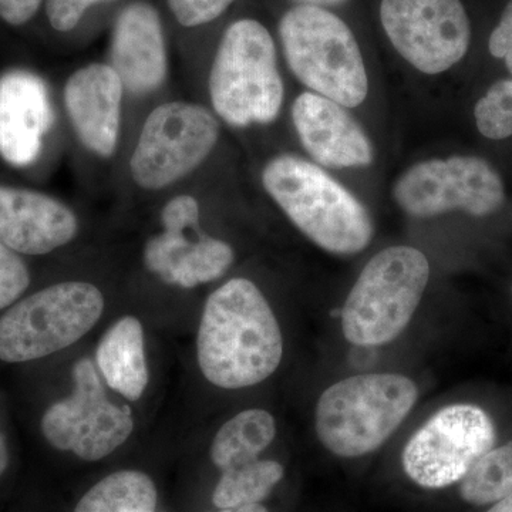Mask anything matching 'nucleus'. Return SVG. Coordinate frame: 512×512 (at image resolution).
Masks as SVG:
<instances>
[{
	"label": "nucleus",
	"mask_w": 512,
	"mask_h": 512,
	"mask_svg": "<svg viewBox=\"0 0 512 512\" xmlns=\"http://www.w3.org/2000/svg\"><path fill=\"white\" fill-rule=\"evenodd\" d=\"M197 355L202 375L221 389H244L274 375L284 339L254 282L234 278L211 293L198 329Z\"/></svg>",
	"instance_id": "nucleus-1"
},
{
	"label": "nucleus",
	"mask_w": 512,
	"mask_h": 512,
	"mask_svg": "<svg viewBox=\"0 0 512 512\" xmlns=\"http://www.w3.org/2000/svg\"><path fill=\"white\" fill-rule=\"evenodd\" d=\"M262 184L318 247L336 255L359 254L369 247L375 228L365 205L319 165L284 154L265 165Z\"/></svg>",
	"instance_id": "nucleus-2"
},
{
	"label": "nucleus",
	"mask_w": 512,
	"mask_h": 512,
	"mask_svg": "<svg viewBox=\"0 0 512 512\" xmlns=\"http://www.w3.org/2000/svg\"><path fill=\"white\" fill-rule=\"evenodd\" d=\"M419 387L396 373L348 377L328 387L316 404L320 443L339 457L366 456L382 447L412 412Z\"/></svg>",
	"instance_id": "nucleus-3"
},
{
	"label": "nucleus",
	"mask_w": 512,
	"mask_h": 512,
	"mask_svg": "<svg viewBox=\"0 0 512 512\" xmlns=\"http://www.w3.org/2000/svg\"><path fill=\"white\" fill-rule=\"evenodd\" d=\"M278 33L289 69L308 89L349 109L366 100L365 60L345 20L299 3L282 16Z\"/></svg>",
	"instance_id": "nucleus-4"
},
{
	"label": "nucleus",
	"mask_w": 512,
	"mask_h": 512,
	"mask_svg": "<svg viewBox=\"0 0 512 512\" xmlns=\"http://www.w3.org/2000/svg\"><path fill=\"white\" fill-rule=\"evenodd\" d=\"M215 113L232 127L269 124L284 103L271 32L259 20H235L222 33L210 73Z\"/></svg>",
	"instance_id": "nucleus-5"
},
{
	"label": "nucleus",
	"mask_w": 512,
	"mask_h": 512,
	"mask_svg": "<svg viewBox=\"0 0 512 512\" xmlns=\"http://www.w3.org/2000/svg\"><path fill=\"white\" fill-rule=\"evenodd\" d=\"M429 279V259L417 248L400 245L373 256L342 309L346 340L360 348L392 342L412 320Z\"/></svg>",
	"instance_id": "nucleus-6"
},
{
	"label": "nucleus",
	"mask_w": 512,
	"mask_h": 512,
	"mask_svg": "<svg viewBox=\"0 0 512 512\" xmlns=\"http://www.w3.org/2000/svg\"><path fill=\"white\" fill-rule=\"evenodd\" d=\"M103 311V293L89 282L47 286L0 316V360L32 362L69 348L97 325Z\"/></svg>",
	"instance_id": "nucleus-7"
},
{
	"label": "nucleus",
	"mask_w": 512,
	"mask_h": 512,
	"mask_svg": "<svg viewBox=\"0 0 512 512\" xmlns=\"http://www.w3.org/2000/svg\"><path fill=\"white\" fill-rule=\"evenodd\" d=\"M220 138V123L200 104L170 101L151 111L130 158L138 187L163 190L204 163Z\"/></svg>",
	"instance_id": "nucleus-8"
},
{
	"label": "nucleus",
	"mask_w": 512,
	"mask_h": 512,
	"mask_svg": "<svg viewBox=\"0 0 512 512\" xmlns=\"http://www.w3.org/2000/svg\"><path fill=\"white\" fill-rule=\"evenodd\" d=\"M495 440L494 421L484 409L451 404L433 414L407 441L403 468L420 487H448L461 483L494 448Z\"/></svg>",
	"instance_id": "nucleus-9"
},
{
	"label": "nucleus",
	"mask_w": 512,
	"mask_h": 512,
	"mask_svg": "<svg viewBox=\"0 0 512 512\" xmlns=\"http://www.w3.org/2000/svg\"><path fill=\"white\" fill-rule=\"evenodd\" d=\"M393 197L416 218L450 211L487 217L503 207L505 190L500 174L484 158L456 156L414 164L394 184Z\"/></svg>",
	"instance_id": "nucleus-10"
},
{
	"label": "nucleus",
	"mask_w": 512,
	"mask_h": 512,
	"mask_svg": "<svg viewBox=\"0 0 512 512\" xmlns=\"http://www.w3.org/2000/svg\"><path fill=\"white\" fill-rule=\"evenodd\" d=\"M72 375V396L46 410L42 433L57 450L99 461L126 443L134 430L133 414L110 402L92 360L80 359Z\"/></svg>",
	"instance_id": "nucleus-11"
},
{
	"label": "nucleus",
	"mask_w": 512,
	"mask_h": 512,
	"mask_svg": "<svg viewBox=\"0 0 512 512\" xmlns=\"http://www.w3.org/2000/svg\"><path fill=\"white\" fill-rule=\"evenodd\" d=\"M379 16L396 52L421 73L447 72L470 49L473 29L463 0H382Z\"/></svg>",
	"instance_id": "nucleus-12"
},
{
	"label": "nucleus",
	"mask_w": 512,
	"mask_h": 512,
	"mask_svg": "<svg viewBox=\"0 0 512 512\" xmlns=\"http://www.w3.org/2000/svg\"><path fill=\"white\" fill-rule=\"evenodd\" d=\"M163 232L147 242L144 264L168 285L191 289L217 281L231 268L234 249L221 239L200 234V204L192 195H177L161 211Z\"/></svg>",
	"instance_id": "nucleus-13"
},
{
	"label": "nucleus",
	"mask_w": 512,
	"mask_h": 512,
	"mask_svg": "<svg viewBox=\"0 0 512 512\" xmlns=\"http://www.w3.org/2000/svg\"><path fill=\"white\" fill-rule=\"evenodd\" d=\"M110 59V66L130 93L156 92L165 82L167 40L156 6L136 0L121 9L111 32Z\"/></svg>",
	"instance_id": "nucleus-14"
},
{
	"label": "nucleus",
	"mask_w": 512,
	"mask_h": 512,
	"mask_svg": "<svg viewBox=\"0 0 512 512\" xmlns=\"http://www.w3.org/2000/svg\"><path fill=\"white\" fill-rule=\"evenodd\" d=\"M76 214L45 192L0 185V242L23 255H46L72 242Z\"/></svg>",
	"instance_id": "nucleus-15"
},
{
	"label": "nucleus",
	"mask_w": 512,
	"mask_h": 512,
	"mask_svg": "<svg viewBox=\"0 0 512 512\" xmlns=\"http://www.w3.org/2000/svg\"><path fill=\"white\" fill-rule=\"evenodd\" d=\"M124 84L104 63L76 70L64 86V106L77 137L87 150L111 157L119 143Z\"/></svg>",
	"instance_id": "nucleus-16"
},
{
	"label": "nucleus",
	"mask_w": 512,
	"mask_h": 512,
	"mask_svg": "<svg viewBox=\"0 0 512 512\" xmlns=\"http://www.w3.org/2000/svg\"><path fill=\"white\" fill-rule=\"evenodd\" d=\"M292 120L303 148L316 163L333 168L373 163L369 137L342 104L306 92L293 101Z\"/></svg>",
	"instance_id": "nucleus-17"
},
{
	"label": "nucleus",
	"mask_w": 512,
	"mask_h": 512,
	"mask_svg": "<svg viewBox=\"0 0 512 512\" xmlns=\"http://www.w3.org/2000/svg\"><path fill=\"white\" fill-rule=\"evenodd\" d=\"M53 120L49 90L37 74L13 69L0 76V157L6 163H35Z\"/></svg>",
	"instance_id": "nucleus-18"
},
{
	"label": "nucleus",
	"mask_w": 512,
	"mask_h": 512,
	"mask_svg": "<svg viewBox=\"0 0 512 512\" xmlns=\"http://www.w3.org/2000/svg\"><path fill=\"white\" fill-rule=\"evenodd\" d=\"M96 362L111 390L133 402L140 399L150 379L140 320L134 316L117 320L101 338Z\"/></svg>",
	"instance_id": "nucleus-19"
},
{
	"label": "nucleus",
	"mask_w": 512,
	"mask_h": 512,
	"mask_svg": "<svg viewBox=\"0 0 512 512\" xmlns=\"http://www.w3.org/2000/svg\"><path fill=\"white\" fill-rule=\"evenodd\" d=\"M276 423L271 413L248 409L228 420L215 434L211 460L222 471L258 460L275 440Z\"/></svg>",
	"instance_id": "nucleus-20"
},
{
	"label": "nucleus",
	"mask_w": 512,
	"mask_h": 512,
	"mask_svg": "<svg viewBox=\"0 0 512 512\" xmlns=\"http://www.w3.org/2000/svg\"><path fill=\"white\" fill-rule=\"evenodd\" d=\"M157 488L147 474L121 470L90 488L74 512H156Z\"/></svg>",
	"instance_id": "nucleus-21"
},
{
	"label": "nucleus",
	"mask_w": 512,
	"mask_h": 512,
	"mask_svg": "<svg viewBox=\"0 0 512 512\" xmlns=\"http://www.w3.org/2000/svg\"><path fill=\"white\" fill-rule=\"evenodd\" d=\"M284 467L272 460H255L244 466L222 471L212 494L215 507L237 510L245 505L259 504L284 478Z\"/></svg>",
	"instance_id": "nucleus-22"
},
{
	"label": "nucleus",
	"mask_w": 512,
	"mask_h": 512,
	"mask_svg": "<svg viewBox=\"0 0 512 512\" xmlns=\"http://www.w3.org/2000/svg\"><path fill=\"white\" fill-rule=\"evenodd\" d=\"M460 495L473 505L494 504L512 495V443L491 448L461 481Z\"/></svg>",
	"instance_id": "nucleus-23"
},
{
	"label": "nucleus",
	"mask_w": 512,
	"mask_h": 512,
	"mask_svg": "<svg viewBox=\"0 0 512 512\" xmlns=\"http://www.w3.org/2000/svg\"><path fill=\"white\" fill-rule=\"evenodd\" d=\"M474 117L478 131L490 140L512 136V79L494 83L477 101Z\"/></svg>",
	"instance_id": "nucleus-24"
},
{
	"label": "nucleus",
	"mask_w": 512,
	"mask_h": 512,
	"mask_svg": "<svg viewBox=\"0 0 512 512\" xmlns=\"http://www.w3.org/2000/svg\"><path fill=\"white\" fill-rule=\"evenodd\" d=\"M30 285L28 266L13 251L0 242V309L10 308Z\"/></svg>",
	"instance_id": "nucleus-25"
},
{
	"label": "nucleus",
	"mask_w": 512,
	"mask_h": 512,
	"mask_svg": "<svg viewBox=\"0 0 512 512\" xmlns=\"http://www.w3.org/2000/svg\"><path fill=\"white\" fill-rule=\"evenodd\" d=\"M238 0H167L171 15L187 29L210 25Z\"/></svg>",
	"instance_id": "nucleus-26"
},
{
	"label": "nucleus",
	"mask_w": 512,
	"mask_h": 512,
	"mask_svg": "<svg viewBox=\"0 0 512 512\" xmlns=\"http://www.w3.org/2000/svg\"><path fill=\"white\" fill-rule=\"evenodd\" d=\"M116 0H45L43 10L50 28L57 33H69L79 26L93 6Z\"/></svg>",
	"instance_id": "nucleus-27"
},
{
	"label": "nucleus",
	"mask_w": 512,
	"mask_h": 512,
	"mask_svg": "<svg viewBox=\"0 0 512 512\" xmlns=\"http://www.w3.org/2000/svg\"><path fill=\"white\" fill-rule=\"evenodd\" d=\"M488 52L495 59L504 60L505 67L512 74V0H508L497 25L491 30Z\"/></svg>",
	"instance_id": "nucleus-28"
},
{
	"label": "nucleus",
	"mask_w": 512,
	"mask_h": 512,
	"mask_svg": "<svg viewBox=\"0 0 512 512\" xmlns=\"http://www.w3.org/2000/svg\"><path fill=\"white\" fill-rule=\"evenodd\" d=\"M45 0H0V23L10 29L30 25L42 12Z\"/></svg>",
	"instance_id": "nucleus-29"
},
{
	"label": "nucleus",
	"mask_w": 512,
	"mask_h": 512,
	"mask_svg": "<svg viewBox=\"0 0 512 512\" xmlns=\"http://www.w3.org/2000/svg\"><path fill=\"white\" fill-rule=\"evenodd\" d=\"M9 464V450L6 446L5 437L0 433V476L5 473L6 468Z\"/></svg>",
	"instance_id": "nucleus-30"
},
{
	"label": "nucleus",
	"mask_w": 512,
	"mask_h": 512,
	"mask_svg": "<svg viewBox=\"0 0 512 512\" xmlns=\"http://www.w3.org/2000/svg\"><path fill=\"white\" fill-rule=\"evenodd\" d=\"M487 512H512V495L494 503L493 507Z\"/></svg>",
	"instance_id": "nucleus-31"
},
{
	"label": "nucleus",
	"mask_w": 512,
	"mask_h": 512,
	"mask_svg": "<svg viewBox=\"0 0 512 512\" xmlns=\"http://www.w3.org/2000/svg\"><path fill=\"white\" fill-rule=\"evenodd\" d=\"M235 512H268L264 505L254 504V505H245V507L237 508Z\"/></svg>",
	"instance_id": "nucleus-32"
},
{
	"label": "nucleus",
	"mask_w": 512,
	"mask_h": 512,
	"mask_svg": "<svg viewBox=\"0 0 512 512\" xmlns=\"http://www.w3.org/2000/svg\"><path fill=\"white\" fill-rule=\"evenodd\" d=\"M298 2L303 3V5H316L320 2H338V0H298Z\"/></svg>",
	"instance_id": "nucleus-33"
},
{
	"label": "nucleus",
	"mask_w": 512,
	"mask_h": 512,
	"mask_svg": "<svg viewBox=\"0 0 512 512\" xmlns=\"http://www.w3.org/2000/svg\"><path fill=\"white\" fill-rule=\"evenodd\" d=\"M220 512H235L234 510H221Z\"/></svg>",
	"instance_id": "nucleus-34"
}]
</instances>
